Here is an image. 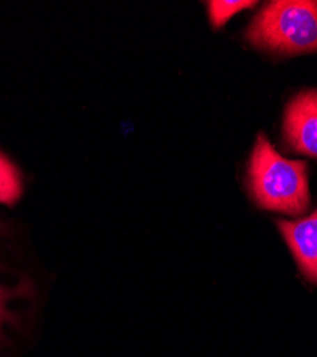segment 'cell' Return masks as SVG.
<instances>
[{"instance_id":"cell-5","label":"cell","mask_w":317,"mask_h":357,"mask_svg":"<svg viewBox=\"0 0 317 357\" xmlns=\"http://www.w3.org/2000/svg\"><path fill=\"white\" fill-rule=\"evenodd\" d=\"M22 195V178L15 165L0 153V203L13 204Z\"/></svg>"},{"instance_id":"cell-4","label":"cell","mask_w":317,"mask_h":357,"mask_svg":"<svg viewBox=\"0 0 317 357\" xmlns=\"http://www.w3.org/2000/svg\"><path fill=\"white\" fill-rule=\"evenodd\" d=\"M277 227L304 278L317 286V209L299 220H279Z\"/></svg>"},{"instance_id":"cell-3","label":"cell","mask_w":317,"mask_h":357,"mask_svg":"<svg viewBox=\"0 0 317 357\" xmlns=\"http://www.w3.org/2000/svg\"><path fill=\"white\" fill-rule=\"evenodd\" d=\"M283 129L293 151L317 159V91H304L289 102Z\"/></svg>"},{"instance_id":"cell-2","label":"cell","mask_w":317,"mask_h":357,"mask_svg":"<svg viewBox=\"0 0 317 357\" xmlns=\"http://www.w3.org/2000/svg\"><path fill=\"white\" fill-rule=\"evenodd\" d=\"M246 39L258 49L279 54L317 52V2L268 3L247 27Z\"/></svg>"},{"instance_id":"cell-1","label":"cell","mask_w":317,"mask_h":357,"mask_svg":"<svg viewBox=\"0 0 317 357\" xmlns=\"http://www.w3.org/2000/svg\"><path fill=\"white\" fill-rule=\"evenodd\" d=\"M249 189L262 209L289 216H302L309 209L306 163L280 156L263 133L257 136L252 153Z\"/></svg>"},{"instance_id":"cell-6","label":"cell","mask_w":317,"mask_h":357,"mask_svg":"<svg viewBox=\"0 0 317 357\" xmlns=\"http://www.w3.org/2000/svg\"><path fill=\"white\" fill-rule=\"evenodd\" d=\"M256 2H247V0H217V2H208L209 16L212 20V24L216 29H220L226 24V22L239 13L240 10L253 8Z\"/></svg>"},{"instance_id":"cell-7","label":"cell","mask_w":317,"mask_h":357,"mask_svg":"<svg viewBox=\"0 0 317 357\" xmlns=\"http://www.w3.org/2000/svg\"><path fill=\"white\" fill-rule=\"evenodd\" d=\"M8 297H9V294H8L3 289H0V327L3 326V323H5L6 320L10 319V316H9L8 312L5 310V302H6Z\"/></svg>"}]
</instances>
